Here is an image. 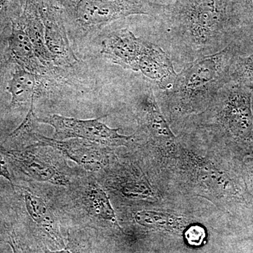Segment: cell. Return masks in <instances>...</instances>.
<instances>
[{"instance_id": "6da1fadb", "label": "cell", "mask_w": 253, "mask_h": 253, "mask_svg": "<svg viewBox=\"0 0 253 253\" xmlns=\"http://www.w3.org/2000/svg\"><path fill=\"white\" fill-rule=\"evenodd\" d=\"M228 8L229 0H176L163 17L193 61L230 44Z\"/></svg>"}, {"instance_id": "7a4b0ae2", "label": "cell", "mask_w": 253, "mask_h": 253, "mask_svg": "<svg viewBox=\"0 0 253 253\" xmlns=\"http://www.w3.org/2000/svg\"><path fill=\"white\" fill-rule=\"evenodd\" d=\"M239 51V46L233 41L220 51L186 65L167 91L173 109L190 113L211 104L219 89L231 81Z\"/></svg>"}, {"instance_id": "3957f363", "label": "cell", "mask_w": 253, "mask_h": 253, "mask_svg": "<svg viewBox=\"0 0 253 253\" xmlns=\"http://www.w3.org/2000/svg\"><path fill=\"white\" fill-rule=\"evenodd\" d=\"M72 26L84 33L96 31L132 15L164 16L168 5L150 0H56Z\"/></svg>"}, {"instance_id": "277c9868", "label": "cell", "mask_w": 253, "mask_h": 253, "mask_svg": "<svg viewBox=\"0 0 253 253\" xmlns=\"http://www.w3.org/2000/svg\"><path fill=\"white\" fill-rule=\"evenodd\" d=\"M253 91L230 81L221 87L211 104L217 122L230 139L246 149L253 146Z\"/></svg>"}, {"instance_id": "5b68a950", "label": "cell", "mask_w": 253, "mask_h": 253, "mask_svg": "<svg viewBox=\"0 0 253 253\" xmlns=\"http://www.w3.org/2000/svg\"><path fill=\"white\" fill-rule=\"evenodd\" d=\"M80 120L54 114L42 118H38V123L49 125L54 129V139H81L101 146H125L132 136H123L118 133L119 129H112L100 119Z\"/></svg>"}, {"instance_id": "8992f818", "label": "cell", "mask_w": 253, "mask_h": 253, "mask_svg": "<svg viewBox=\"0 0 253 253\" xmlns=\"http://www.w3.org/2000/svg\"><path fill=\"white\" fill-rule=\"evenodd\" d=\"M44 27L46 47L57 66H73L78 61L70 46L62 10L56 0H38Z\"/></svg>"}, {"instance_id": "52a82bcc", "label": "cell", "mask_w": 253, "mask_h": 253, "mask_svg": "<svg viewBox=\"0 0 253 253\" xmlns=\"http://www.w3.org/2000/svg\"><path fill=\"white\" fill-rule=\"evenodd\" d=\"M0 154L14 171L28 179L59 186H67L68 184L66 176L52 164L38 156L31 148L9 149L0 145Z\"/></svg>"}, {"instance_id": "ba28073f", "label": "cell", "mask_w": 253, "mask_h": 253, "mask_svg": "<svg viewBox=\"0 0 253 253\" xmlns=\"http://www.w3.org/2000/svg\"><path fill=\"white\" fill-rule=\"evenodd\" d=\"M149 42L137 38L129 30H117L103 41L101 54L125 69L138 72Z\"/></svg>"}, {"instance_id": "9c48e42d", "label": "cell", "mask_w": 253, "mask_h": 253, "mask_svg": "<svg viewBox=\"0 0 253 253\" xmlns=\"http://www.w3.org/2000/svg\"><path fill=\"white\" fill-rule=\"evenodd\" d=\"M33 134L38 143L32 146L53 148L89 170L96 171L102 166L105 146L81 139L58 140L36 133Z\"/></svg>"}, {"instance_id": "30bf717a", "label": "cell", "mask_w": 253, "mask_h": 253, "mask_svg": "<svg viewBox=\"0 0 253 253\" xmlns=\"http://www.w3.org/2000/svg\"><path fill=\"white\" fill-rule=\"evenodd\" d=\"M20 22L32 42L37 57L44 68L54 64L52 56L46 46L44 27L40 14L38 0H26Z\"/></svg>"}, {"instance_id": "8fae6325", "label": "cell", "mask_w": 253, "mask_h": 253, "mask_svg": "<svg viewBox=\"0 0 253 253\" xmlns=\"http://www.w3.org/2000/svg\"><path fill=\"white\" fill-rule=\"evenodd\" d=\"M9 42L11 56L20 67L35 74L45 73L46 68L37 57L31 39L18 18L12 21Z\"/></svg>"}, {"instance_id": "7c38bea8", "label": "cell", "mask_w": 253, "mask_h": 253, "mask_svg": "<svg viewBox=\"0 0 253 253\" xmlns=\"http://www.w3.org/2000/svg\"><path fill=\"white\" fill-rule=\"evenodd\" d=\"M15 187L18 188L23 194L28 215L58 244H63L57 219L47 205L41 198L33 194L29 189L18 185H15L14 189Z\"/></svg>"}, {"instance_id": "4fadbf2b", "label": "cell", "mask_w": 253, "mask_h": 253, "mask_svg": "<svg viewBox=\"0 0 253 253\" xmlns=\"http://www.w3.org/2000/svg\"><path fill=\"white\" fill-rule=\"evenodd\" d=\"M43 83L41 75L35 74L21 67L16 68L8 83L7 90L11 96L10 106L31 102L41 95Z\"/></svg>"}, {"instance_id": "5bb4252c", "label": "cell", "mask_w": 253, "mask_h": 253, "mask_svg": "<svg viewBox=\"0 0 253 253\" xmlns=\"http://www.w3.org/2000/svg\"><path fill=\"white\" fill-rule=\"evenodd\" d=\"M86 201L91 212L96 217L105 220L116 221V214L109 198L99 186L94 184L89 186L86 192Z\"/></svg>"}, {"instance_id": "9a60e30c", "label": "cell", "mask_w": 253, "mask_h": 253, "mask_svg": "<svg viewBox=\"0 0 253 253\" xmlns=\"http://www.w3.org/2000/svg\"><path fill=\"white\" fill-rule=\"evenodd\" d=\"M231 81L242 84L253 92V54L236 58L231 68Z\"/></svg>"}, {"instance_id": "2e32d148", "label": "cell", "mask_w": 253, "mask_h": 253, "mask_svg": "<svg viewBox=\"0 0 253 253\" xmlns=\"http://www.w3.org/2000/svg\"><path fill=\"white\" fill-rule=\"evenodd\" d=\"M186 239L191 246H200L206 238V231L200 226H191L185 233Z\"/></svg>"}, {"instance_id": "e0dca14e", "label": "cell", "mask_w": 253, "mask_h": 253, "mask_svg": "<svg viewBox=\"0 0 253 253\" xmlns=\"http://www.w3.org/2000/svg\"><path fill=\"white\" fill-rule=\"evenodd\" d=\"M8 241L7 243L12 249L14 253H26L23 250L19 240H18L17 236L14 229H9L7 232Z\"/></svg>"}, {"instance_id": "ac0fdd59", "label": "cell", "mask_w": 253, "mask_h": 253, "mask_svg": "<svg viewBox=\"0 0 253 253\" xmlns=\"http://www.w3.org/2000/svg\"><path fill=\"white\" fill-rule=\"evenodd\" d=\"M0 176H2L7 179L11 184L12 189H14V179L10 172L9 166H8L6 160L1 154H0Z\"/></svg>"}, {"instance_id": "d6986e66", "label": "cell", "mask_w": 253, "mask_h": 253, "mask_svg": "<svg viewBox=\"0 0 253 253\" xmlns=\"http://www.w3.org/2000/svg\"><path fill=\"white\" fill-rule=\"evenodd\" d=\"M44 253H72L71 251H68V250H63V251H51L49 250H44Z\"/></svg>"}, {"instance_id": "ffe728a7", "label": "cell", "mask_w": 253, "mask_h": 253, "mask_svg": "<svg viewBox=\"0 0 253 253\" xmlns=\"http://www.w3.org/2000/svg\"><path fill=\"white\" fill-rule=\"evenodd\" d=\"M252 169H253L252 172H253V160L252 161Z\"/></svg>"}]
</instances>
